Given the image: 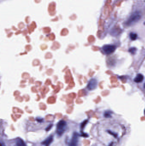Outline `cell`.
I'll use <instances>...</instances> for the list:
<instances>
[{"mask_svg": "<svg viewBox=\"0 0 145 146\" xmlns=\"http://www.w3.org/2000/svg\"><path fill=\"white\" fill-rule=\"evenodd\" d=\"M144 77L142 74H138L136 76V77L134 79V81L137 83H139L143 81Z\"/></svg>", "mask_w": 145, "mask_h": 146, "instance_id": "cell-7", "label": "cell"}, {"mask_svg": "<svg viewBox=\"0 0 145 146\" xmlns=\"http://www.w3.org/2000/svg\"><path fill=\"white\" fill-rule=\"evenodd\" d=\"M53 136L52 135H49L46 139L41 142V144L45 146H49L53 141Z\"/></svg>", "mask_w": 145, "mask_h": 146, "instance_id": "cell-6", "label": "cell"}, {"mask_svg": "<svg viewBox=\"0 0 145 146\" xmlns=\"http://www.w3.org/2000/svg\"><path fill=\"white\" fill-rule=\"evenodd\" d=\"M16 144L17 146H26L25 142L20 138L16 140Z\"/></svg>", "mask_w": 145, "mask_h": 146, "instance_id": "cell-8", "label": "cell"}, {"mask_svg": "<svg viewBox=\"0 0 145 146\" xmlns=\"http://www.w3.org/2000/svg\"><path fill=\"white\" fill-rule=\"evenodd\" d=\"M141 18V14L138 12H135L131 15L126 22L127 26H131L138 22Z\"/></svg>", "mask_w": 145, "mask_h": 146, "instance_id": "cell-1", "label": "cell"}, {"mask_svg": "<svg viewBox=\"0 0 145 146\" xmlns=\"http://www.w3.org/2000/svg\"><path fill=\"white\" fill-rule=\"evenodd\" d=\"M79 134L77 132H74L69 142V146H78V143Z\"/></svg>", "mask_w": 145, "mask_h": 146, "instance_id": "cell-4", "label": "cell"}, {"mask_svg": "<svg viewBox=\"0 0 145 146\" xmlns=\"http://www.w3.org/2000/svg\"><path fill=\"white\" fill-rule=\"evenodd\" d=\"M144 114H145V110H144Z\"/></svg>", "mask_w": 145, "mask_h": 146, "instance_id": "cell-16", "label": "cell"}, {"mask_svg": "<svg viewBox=\"0 0 145 146\" xmlns=\"http://www.w3.org/2000/svg\"><path fill=\"white\" fill-rule=\"evenodd\" d=\"M52 126H53L52 124H50V125L48 126L46 128V131H49L50 130H51V128L52 127Z\"/></svg>", "mask_w": 145, "mask_h": 146, "instance_id": "cell-13", "label": "cell"}, {"mask_svg": "<svg viewBox=\"0 0 145 146\" xmlns=\"http://www.w3.org/2000/svg\"><path fill=\"white\" fill-rule=\"evenodd\" d=\"M88 123V120H85L81 123V129L83 130L84 127H85L86 126L87 124Z\"/></svg>", "mask_w": 145, "mask_h": 146, "instance_id": "cell-11", "label": "cell"}, {"mask_svg": "<svg viewBox=\"0 0 145 146\" xmlns=\"http://www.w3.org/2000/svg\"><path fill=\"white\" fill-rule=\"evenodd\" d=\"M67 124L66 121L61 120L58 122L56 128V133L58 136H61L66 131Z\"/></svg>", "mask_w": 145, "mask_h": 146, "instance_id": "cell-2", "label": "cell"}, {"mask_svg": "<svg viewBox=\"0 0 145 146\" xmlns=\"http://www.w3.org/2000/svg\"><path fill=\"white\" fill-rule=\"evenodd\" d=\"M144 88H145V85H144Z\"/></svg>", "mask_w": 145, "mask_h": 146, "instance_id": "cell-17", "label": "cell"}, {"mask_svg": "<svg viewBox=\"0 0 145 146\" xmlns=\"http://www.w3.org/2000/svg\"><path fill=\"white\" fill-rule=\"evenodd\" d=\"M144 24H145V22H144Z\"/></svg>", "mask_w": 145, "mask_h": 146, "instance_id": "cell-18", "label": "cell"}, {"mask_svg": "<svg viewBox=\"0 0 145 146\" xmlns=\"http://www.w3.org/2000/svg\"><path fill=\"white\" fill-rule=\"evenodd\" d=\"M130 39H131L132 40H135L136 39H137V37H138V35L137 34L135 33H134V32H131L130 33Z\"/></svg>", "mask_w": 145, "mask_h": 146, "instance_id": "cell-9", "label": "cell"}, {"mask_svg": "<svg viewBox=\"0 0 145 146\" xmlns=\"http://www.w3.org/2000/svg\"><path fill=\"white\" fill-rule=\"evenodd\" d=\"M81 136H82L83 137H87L88 136V135L87 134H86V133H83L82 134H81Z\"/></svg>", "mask_w": 145, "mask_h": 146, "instance_id": "cell-15", "label": "cell"}, {"mask_svg": "<svg viewBox=\"0 0 145 146\" xmlns=\"http://www.w3.org/2000/svg\"><path fill=\"white\" fill-rule=\"evenodd\" d=\"M137 51V49L136 48V47H131V48L129 49V51L132 54H134L135 53H136Z\"/></svg>", "mask_w": 145, "mask_h": 146, "instance_id": "cell-10", "label": "cell"}, {"mask_svg": "<svg viewBox=\"0 0 145 146\" xmlns=\"http://www.w3.org/2000/svg\"><path fill=\"white\" fill-rule=\"evenodd\" d=\"M116 49V47L114 45L107 44L105 45L102 47V50L107 55L111 54L114 52Z\"/></svg>", "mask_w": 145, "mask_h": 146, "instance_id": "cell-3", "label": "cell"}, {"mask_svg": "<svg viewBox=\"0 0 145 146\" xmlns=\"http://www.w3.org/2000/svg\"><path fill=\"white\" fill-rule=\"evenodd\" d=\"M97 82L95 79H92L90 80L88 84L87 88L89 90H94L97 88Z\"/></svg>", "mask_w": 145, "mask_h": 146, "instance_id": "cell-5", "label": "cell"}, {"mask_svg": "<svg viewBox=\"0 0 145 146\" xmlns=\"http://www.w3.org/2000/svg\"><path fill=\"white\" fill-rule=\"evenodd\" d=\"M36 120H37V122H40V123L43 121V119L42 118H37V119H36Z\"/></svg>", "mask_w": 145, "mask_h": 146, "instance_id": "cell-14", "label": "cell"}, {"mask_svg": "<svg viewBox=\"0 0 145 146\" xmlns=\"http://www.w3.org/2000/svg\"><path fill=\"white\" fill-rule=\"evenodd\" d=\"M104 116L106 117V118H110L111 117V112L110 111H107L105 112L104 113Z\"/></svg>", "mask_w": 145, "mask_h": 146, "instance_id": "cell-12", "label": "cell"}]
</instances>
